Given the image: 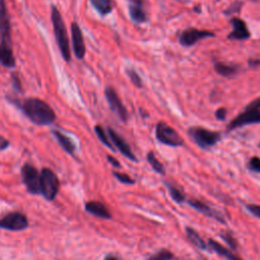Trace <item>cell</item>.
I'll use <instances>...</instances> for the list:
<instances>
[{"instance_id": "cell-38", "label": "cell", "mask_w": 260, "mask_h": 260, "mask_svg": "<svg viewBox=\"0 0 260 260\" xmlns=\"http://www.w3.org/2000/svg\"><path fill=\"white\" fill-rule=\"evenodd\" d=\"M104 260H119V258L113 254H108L105 258H104Z\"/></svg>"}, {"instance_id": "cell-24", "label": "cell", "mask_w": 260, "mask_h": 260, "mask_svg": "<svg viewBox=\"0 0 260 260\" xmlns=\"http://www.w3.org/2000/svg\"><path fill=\"white\" fill-rule=\"evenodd\" d=\"M166 186L170 192V195L171 197L173 198L174 201H176L177 203H183L186 198H185V194L184 192L182 191L181 188H179L178 186L174 185L173 183H170V182H166Z\"/></svg>"}, {"instance_id": "cell-34", "label": "cell", "mask_w": 260, "mask_h": 260, "mask_svg": "<svg viewBox=\"0 0 260 260\" xmlns=\"http://www.w3.org/2000/svg\"><path fill=\"white\" fill-rule=\"evenodd\" d=\"M216 117H217L219 120H221V121L226 120V117H227V110L224 109V108L218 109V111L216 112Z\"/></svg>"}, {"instance_id": "cell-14", "label": "cell", "mask_w": 260, "mask_h": 260, "mask_svg": "<svg viewBox=\"0 0 260 260\" xmlns=\"http://www.w3.org/2000/svg\"><path fill=\"white\" fill-rule=\"evenodd\" d=\"M128 11L130 18L136 23H143L147 21V12L145 9L144 0H129Z\"/></svg>"}, {"instance_id": "cell-25", "label": "cell", "mask_w": 260, "mask_h": 260, "mask_svg": "<svg viewBox=\"0 0 260 260\" xmlns=\"http://www.w3.org/2000/svg\"><path fill=\"white\" fill-rule=\"evenodd\" d=\"M95 132L98 136V138L100 139V141L104 144L106 145L108 148H110L111 150H115L112 142H110V139H109V136H108V133H106L105 130H104V128L101 126V125H96L95 126Z\"/></svg>"}, {"instance_id": "cell-3", "label": "cell", "mask_w": 260, "mask_h": 260, "mask_svg": "<svg viewBox=\"0 0 260 260\" xmlns=\"http://www.w3.org/2000/svg\"><path fill=\"white\" fill-rule=\"evenodd\" d=\"M60 182L57 175L49 168L41 171V194L47 200L55 199L59 191Z\"/></svg>"}, {"instance_id": "cell-23", "label": "cell", "mask_w": 260, "mask_h": 260, "mask_svg": "<svg viewBox=\"0 0 260 260\" xmlns=\"http://www.w3.org/2000/svg\"><path fill=\"white\" fill-rule=\"evenodd\" d=\"M186 234L188 239L192 242V244H194L196 247H198L201 250H206L207 249V244L202 240V238L199 236V234L193 230L190 227L186 228Z\"/></svg>"}, {"instance_id": "cell-11", "label": "cell", "mask_w": 260, "mask_h": 260, "mask_svg": "<svg viewBox=\"0 0 260 260\" xmlns=\"http://www.w3.org/2000/svg\"><path fill=\"white\" fill-rule=\"evenodd\" d=\"M71 40L75 57L77 59L83 60L86 56V45L81 27L76 22L71 23Z\"/></svg>"}, {"instance_id": "cell-18", "label": "cell", "mask_w": 260, "mask_h": 260, "mask_svg": "<svg viewBox=\"0 0 260 260\" xmlns=\"http://www.w3.org/2000/svg\"><path fill=\"white\" fill-rule=\"evenodd\" d=\"M52 134L54 135L57 142L64 149V151H66L67 153H69L71 155L74 154V152L76 151V145L69 136L65 135L63 132H61V131H59V130H56V129L52 130Z\"/></svg>"}, {"instance_id": "cell-31", "label": "cell", "mask_w": 260, "mask_h": 260, "mask_svg": "<svg viewBox=\"0 0 260 260\" xmlns=\"http://www.w3.org/2000/svg\"><path fill=\"white\" fill-rule=\"evenodd\" d=\"M11 84H12V88L14 91L21 93L22 92V88H21V82L20 79L18 77V75L16 73H11Z\"/></svg>"}, {"instance_id": "cell-1", "label": "cell", "mask_w": 260, "mask_h": 260, "mask_svg": "<svg viewBox=\"0 0 260 260\" xmlns=\"http://www.w3.org/2000/svg\"><path fill=\"white\" fill-rule=\"evenodd\" d=\"M7 99L25 115V117L36 125H51L56 120V114L54 110L51 108L48 103L39 98L18 100L7 97Z\"/></svg>"}, {"instance_id": "cell-4", "label": "cell", "mask_w": 260, "mask_h": 260, "mask_svg": "<svg viewBox=\"0 0 260 260\" xmlns=\"http://www.w3.org/2000/svg\"><path fill=\"white\" fill-rule=\"evenodd\" d=\"M189 135L201 148L204 149L216 145L221 139V135L219 132L212 131V130L199 126L191 127L189 129Z\"/></svg>"}, {"instance_id": "cell-32", "label": "cell", "mask_w": 260, "mask_h": 260, "mask_svg": "<svg viewBox=\"0 0 260 260\" xmlns=\"http://www.w3.org/2000/svg\"><path fill=\"white\" fill-rule=\"evenodd\" d=\"M248 167L251 171L260 173V159L258 157H253L252 159H250L248 163Z\"/></svg>"}, {"instance_id": "cell-37", "label": "cell", "mask_w": 260, "mask_h": 260, "mask_svg": "<svg viewBox=\"0 0 260 260\" xmlns=\"http://www.w3.org/2000/svg\"><path fill=\"white\" fill-rule=\"evenodd\" d=\"M248 107H250V108H255V109H260V98H258V99H256V100H254V101H252L249 105H248Z\"/></svg>"}, {"instance_id": "cell-40", "label": "cell", "mask_w": 260, "mask_h": 260, "mask_svg": "<svg viewBox=\"0 0 260 260\" xmlns=\"http://www.w3.org/2000/svg\"><path fill=\"white\" fill-rule=\"evenodd\" d=\"M252 1H257V0H252Z\"/></svg>"}, {"instance_id": "cell-6", "label": "cell", "mask_w": 260, "mask_h": 260, "mask_svg": "<svg viewBox=\"0 0 260 260\" xmlns=\"http://www.w3.org/2000/svg\"><path fill=\"white\" fill-rule=\"evenodd\" d=\"M155 137L166 145L180 146L183 144V139L179 135L174 128L169 126L165 122H159L155 127Z\"/></svg>"}, {"instance_id": "cell-10", "label": "cell", "mask_w": 260, "mask_h": 260, "mask_svg": "<svg viewBox=\"0 0 260 260\" xmlns=\"http://www.w3.org/2000/svg\"><path fill=\"white\" fill-rule=\"evenodd\" d=\"M214 36L215 34L210 31H201V30L190 28V29H186L185 31H183L180 34L179 42L182 46L190 47L202 39L214 37Z\"/></svg>"}, {"instance_id": "cell-22", "label": "cell", "mask_w": 260, "mask_h": 260, "mask_svg": "<svg viewBox=\"0 0 260 260\" xmlns=\"http://www.w3.org/2000/svg\"><path fill=\"white\" fill-rule=\"evenodd\" d=\"M215 69L216 71L222 75V76H225V77H231V76H234L238 69L236 66H233V65H230V64H227V63H224V62H221V61H217L215 62Z\"/></svg>"}, {"instance_id": "cell-8", "label": "cell", "mask_w": 260, "mask_h": 260, "mask_svg": "<svg viewBox=\"0 0 260 260\" xmlns=\"http://www.w3.org/2000/svg\"><path fill=\"white\" fill-rule=\"evenodd\" d=\"M105 97H106V100L108 102L110 110L122 122H126L127 119H128V113H127L125 106L123 105L122 101L120 100L117 92L112 87H108L105 90Z\"/></svg>"}, {"instance_id": "cell-36", "label": "cell", "mask_w": 260, "mask_h": 260, "mask_svg": "<svg viewBox=\"0 0 260 260\" xmlns=\"http://www.w3.org/2000/svg\"><path fill=\"white\" fill-rule=\"evenodd\" d=\"M107 160H108V162H109L113 167H115V168H120V167H121V165H120V163L118 162V160H116L115 158H113L112 155H108Z\"/></svg>"}, {"instance_id": "cell-26", "label": "cell", "mask_w": 260, "mask_h": 260, "mask_svg": "<svg viewBox=\"0 0 260 260\" xmlns=\"http://www.w3.org/2000/svg\"><path fill=\"white\" fill-rule=\"evenodd\" d=\"M146 159H147L148 164L150 165V167L153 169L154 172H157L158 174H161V175L165 174V168H164L163 164L157 159V157H155L152 151H149L147 153Z\"/></svg>"}, {"instance_id": "cell-20", "label": "cell", "mask_w": 260, "mask_h": 260, "mask_svg": "<svg viewBox=\"0 0 260 260\" xmlns=\"http://www.w3.org/2000/svg\"><path fill=\"white\" fill-rule=\"evenodd\" d=\"M90 1L101 16L108 15L114 8L113 0H90Z\"/></svg>"}, {"instance_id": "cell-9", "label": "cell", "mask_w": 260, "mask_h": 260, "mask_svg": "<svg viewBox=\"0 0 260 260\" xmlns=\"http://www.w3.org/2000/svg\"><path fill=\"white\" fill-rule=\"evenodd\" d=\"M260 123V109L246 107L245 111L237 116L235 119L232 120L228 126V130H234L236 128L248 125V124H255Z\"/></svg>"}, {"instance_id": "cell-16", "label": "cell", "mask_w": 260, "mask_h": 260, "mask_svg": "<svg viewBox=\"0 0 260 260\" xmlns=\"http://www.w3.org/2000/svg\"><path fill=\"white\" fill-rule=\"evenodd\" d=\"M233 30L228 36L230 40H247L250 37V32L244 20L239 17H235L231 20Z\"/></svg>"}, {"instance_id": "cell-28", "label": "cell", "mask_w": 260, "mask_h": 260, "mask_svg": "<svg viewBox=\"0 0 260 260\" xmlns=\"http://www.w3.org/2000/svg\"><path fill=\"white\" fill-rule=\"evenodd\" d=\"M126 73L129 77V80L131 81V83L136 87V88H142V81L140 79V76L138 73L133 69V68H127Z\"/></svg>"}, {"instance_id": "cell-39", "label": "cell", "mask_w": 260, "mask_h": 260, "mask_svg": "<svg viewBox=\"0 0 260 260\" xmlns=\"http://www.w3.org/2000/svg\"><path fill=\"white\" fill-rule=\"evenodd\" d=\"M250 66H257V65H260V61L259 60H251L249 62Z\"/></svg>"}, {"instance_id": "cell-2", "label": "cell", "mask_w": 260, "mask_h": 260, "mask_svg": "<svg viewBox=\"0 0 260 260\" xmlns=\"http://www.w3.org/2000/svg\"><path fill=\"white\" fill-rule=\"evenodd\" d=\"M51 20H52V24H53L55 38L59 50L61 52V55L66 62H69L71 59V53L69 48V39H68L66 25L64 23L60 11L54 5L51 6Z\"/></svg>"}, {"instance_id": "cell-7", "label": "cell", "mask_w": 260, "mask_h": 260, "mask_svg": "<svg viewBox=\"0 0 260 260\" xmlns=\"http://www.w3.org/2000/svg\"><path fill=\"white\" fill-rule=\"evenodd\" d=\"M29 227L27 216L19 212H11L0 219V228L7 231L17 232L25 230Z\"/></svg>"}, {"instance_id": "cell-27", "label": "cell", "mask_w": 260, "mask_h": 260, "mask_svg": "<svg viewBox=\"0 0 260 260\" xmlns=\"http://www.w3.org/2000/svg\"><path fill=\"white\" fill-rule=\"evenodd\" d=\"M174 255L167 249H161L157 253L150 255L147 260H174Z\"/></svg>"}, {"instance_id": "cell-17", "label": "cell", "mask_w": 260, "mask_h": 260, "mask_svg": "<svg viewBox=\"0 0 260 260\" xmlns=\"http://www.w3.org/2000/svg\"><path fill=\"white\" fill-rule=\"evenodd\" d=\"M85 209L89 214L94 215L95 217L100 219L110 220L112 218L108 207L100 201H89L86 203Z\"/></svg>"}, {"instance_id": "cell-12", "label": "cell", "mask_w": 260, "mask_h": 260, "mask_svg": "<svg viewBox=\"0 0 260 260\" xmlns=\"http://www.w3.org/2000/svg\"><path fill=\"white\" fill-rule=\"evenodd\" d=\"M10 30L11 27L5 0H0V35H1V44L11 46Z\"/></svg>"}, {"instance_id": "cell-15", "label": "cell", "mask_w": 260, "mask_h": 260, "mask_svg": "<svg viewBox=\"0 0 260 260\" xmlns=\"http://www.w3.org/2000/svg\"><path fill=\"white\" fill-rule=\"evenodd\" d=\"M188 203H189V205H191L193 207V209H195L199 213L203 214L204 216L212 218L222 224H226V221H225V218L223 217V215L220 212L214 210L213 207H211L210 205H207L206 203H204L200 200H197V199H190V200H188Z\"/></svg>"}, {"instance_id": "cell-19", "label": "cell", "mask_w": 260, "mask_h": 260, "mask_svg": "<svg viewBox=\"0 0 260 260\" xmlns=\"http://www.w3.org/2000/svg\"><path fill=\"white\" fill-rule=\"evenodd\" d=\"M0 63L7 68L15 66V59L10 45L0 44Z\"/></svg>"}, {"instance_id": "cell-29", "label": "cell", "mask_w": 260, "mask_h": 260, "mask_svg": "<svg viewBox=\"0 0 260 260\" xmlns=\"http://www.w3.org/2000/svg\"><path fill=\"white\" fill-rule=\"evenodd\" d=\"M113 176L123 184H127V185H132L135 183V180H133L131 177L128 176L127 174L124 173H120V172H113Z\"/></svg>"}, {"instance_id": "cell-13", "label": "cell", "mask_w": 260, "mask_h": 260, "mask_svg": "<svg viewBox=\"0 0 260 260\" xmlns=\"http://www.w3.org/2000/svg\"><path fill=\"white\" fill-rule=\"evenodd\" d=\"M107 133H108V136L110 137V140L112 141V143L118 148V150L124 155V157H126L127 159H129L132 162H137L135 154L132 152L131 148H130V146L128 145L126 140L119 133H117L114 129H112L110 127L107 129Z\"/></svg>"}, {"instance_id": "cell-21", "label": "cell", "mask_w": 260, "mask_h": 260, "mask_svg": "<svg viewBox=\"0 0 260 260\" xmlns=\"http://www.w3.org/2000/svg\"><path fill=\"white\" fill-rule=\"evenodd\" d=\"M209 245L210 247L215 250L218 254H220L221 256L227 258L228 260H241L238 256H236L235 254H233L229 249H227L226 247H224L222 244L218 243L215 240H209Z\"/></svg>"}, {"instance_id": "cell-30", "label": "cell", "mask_w": 260, "mask_h": 260, "mask_svg": "<svg viewBox=\"0 0 260 260\" xmlns=\"http://www.w3.org/2000/svg\"><path fill=\"white\" fill-rule=\"evenodd\" d=\"M221 237L222 239L232 248V249H237L238 245H237V242L236 240L234 239V237L231 235V234L229 232H223L221 233Z\"/></svg>"}, {"instance_id": "cell-5", "label": "cell", "mask_w": 260, "mask_h": 260, "mask_svg": "<svg viewBox=\"0 0 260 260\" xmlns=\"http://www.w3.org/2000/svg\"><path fill=\"white\" fill-rule=\"evenodd\" d=\"M23 184L31 194H41V173L32 165L24 164L20 170Z\"/></svg>"}, {"instance_id": "cell-35", "label": "cell", "mask_w": 260, "mask_h": 260, "mask_svg": "<svg viewBox=\"0 0 260 260\" xmlns=\"http://www.w3.org/2000/svg\"><path fill=\"white\" fill-rule=\"evenodd\" d=\"M9 146V141L3 137V136H0V150H4Z\"/></svg>"}, {"instance_id": "cell-33", "label": "cell", "mask_w": 260, "mask_h": 260, "mask_svg": "<svg viewBox=\"0 0 260 260\" xmlns=\"http://www.w3.org/2000/svg\"><path fill=\"white\" fill-rule=\"evenodd\" d=\"M246 209L249 211V213H251L253 216H255L256 218L260 219V205L257 204H247Z\"/></svg>"}]
</instances>
